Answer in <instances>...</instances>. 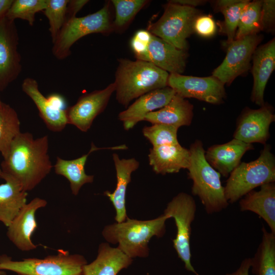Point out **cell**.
<instances>
[{"mask_svg":"<svg viewBox=\"0 0 275 275\" xmlns=\"http://www.w3.org/2000/svg\"><path fill=\"white\" fill-rule=\"evenodd\" d=\"M115 84L118 102L125 107L133 99L168 86L169 73L141 60H118Z\"/></svg>","mask_w":275,"mask_h":275,"instance_id":"2","label":"cell"},{"mask_svg":"<svg viewBox=\"0 0 275 275\" xmlns=\"http://www.w3.org/2000/svg\"><path fill=\"white\" fill-rule=\"evenodd\" d=\"M6 182L0 184V222L8 227L26 204L27 192L13 179L3 176Z\"/></svg>","mask_w":275,"mask_h":275,"instance_id":"27","label":"cell"},{"mask_svg":"<svg viewBox=\"0 0 275 275\" xmlns=\"http://www.w3.org/2000/svg\"><path fill=\"white\" fill-rule=\"evenodd\" d=\"M251 266V258H246L241 263L240 266L235 271L226 275H249Z\"/></svg>","mask_w":275,"mask_h":275,"instance_id":"40","label":"cell"},{"mask_svg":"<svg viewBox=\"0 0 275 275\" xmlns=\"http://www.w3.org/2000/svg\"><path fill=\"white\" fill-rule=\"evenodd\" d=\"M18 275H20V274H18Z\"/></svg>","mask_w":275,"mask_h":275,"instance_id":"48","label":"cell"},{"mask_svg":"<svg viewBox=\"0 0 275 275\" xmlns=\"http://www.w3.org/2000/svg\"><path fill=\"white\" fill-rule=\"evenodd\" d=\"M189 164L187 168L188 178L193 182L191 193L198 196L207 213L212 214L225 209L229 205L221 174L207 161L201 141L196 140L189 149Z\"/></svg>","mask_w":275,"mask_h":275,"instance_id":"3","label":"cell"},{"mask_svg":"<svg viewBox=\"0 0 275 275\" xmlns=\"http://www.w3.org/2000/svg\"><path fill=\"white\" fill-rule=\"evenodd\" d=\"M250 2L248 0H240L239 2L222 9L224 17L223 30L226 35V45L232 42L235 36L241 13L245 5Z\"/></svg>","mask_w":275,"mask_h":275,"instance_id":"35","label":"cell"},{"mask_svg":"<svg viewBox=\"0 0 275 275\" xmlns=\"http://www.w3.org/2000/svg\"><path fill=\"white\" fill-rule=\"evenodd\" d=\"M252 58L254 82L251 100L261 106L265 103L264 94L266 85L275 68L274 38L257 48Z\"/></svg>","mask_w":275,"mask_h":275,"instance_id":"18","label":"cell"},{"mask_svg":"<svg viewBox=\"0 0 275 275\" xmlns=\"http://www.w3.org/2000/svg\"><path fill=\"white\" fill-rule=\"evenodd\" d=\"M118 248H112L108 244H100L96 259L82 268L83 275H117L122 269L127 268L132 262Z\"/></svg>","mask_w":275,"mask_h":275,"instance_id":"26","label":"cell"},{"mask_svg":"<svg viewBox=\"0 0 275 275\" xmlns=\"http://www.w3.org/2000/svg\"><path fill=\"white\" fill-rule=\"evenodd\" d=\"M101 149H125V145L111 148H98L92 143L91 147L88 153L72 160H65L59 157L57 158L56 164L53 166L55 173L65 177L70 182L72 194L78 195L82 185L86 183H92L93 175H87L85 172V167L89 155L92 152Z\"/></svg>","mask_w":275,"mask_h":275,"instance_id":"25","label":"cell"},{"mask_svg":"<svg viewBox=\"0 0 275 275\" xmlns=\"http://www.w3.org/2000/svg\"><path fill=\"white\" fill-rule=\"evenodd\" d=\"M186 50L178 49L151 34L148 45L136 60L150 62L170 73H182L185 68Z\"/></svg>","mask_w":275,"mask_h":275,"instance_id":"16","label":"cell"},{"mask_svg":"<svg viewBox=\"0 0 275 275\" xmlns=\"http://www.w3.org/2000/svg\"><path fill=\"white\" fill-rule=\"evenodd\" d=\"M149 164L158 174L176 173L182 169H187L189 164V149L179 143L153 147L148 154Z\"/></svg>","mask_w":275,"mask_h":275,"instance_id":"20","label":"cell"},{"mask_svg":"<svg viewBox=\"0 0 275 275\" xmlns=\"http://www.w3.org/2000/svg\"><path fill=\"white\" fill-rule=\"evenodd\" d=\"M274 120L273 108L268 104L256 109L246 108L237 120L234 139L248 144L265 145L270 137V125Z\"/></svg>","mask_w":275,"mask_h":275,"instance_id":"14","label":"cell"},{"mask_svg":"<svg viewBox=\"0 0 275 275\" xmlns=\"http://www.w3.org/2000/svg\"><path fill=\"white\" fill-rule=\"evenodd\" d=\"M196 209L194 198L188 194L181 193L168 203L163 214L175 221L177 234L173 244L179 258L184 262L186 270L198 275L191 263L190 248L191 225Z\"/></svg>","mask_w":275,"mask_h":275,"instance_id":"9","label":"cell"},{"mask_svg":"<svg viewBox=\"0 0 275 275\" xmlns=\"http://www.w3.org/2000/svg\"><path fill=\"white\" fill-rule=\"evenodd\" d=\"M19 36L15 21L0 20V92L19 76L22 69L18 50Z\"/></svg>","mask_w":275,"mask_h":275,"instance_id":"12","label":"cell"},{"mask_svg":"<svg viewBox=\"0 0 275 275\" xmlns=\"http://www.w3.org/2000/svg\"><path fill=\"white\" fill-rule=\"evenodd\" d=\"M22 90L34 102L47 127L54 132L62 131L68 124L66 110L54 106L48 98L39 89L37 81L33 78H25L21 84Z\"/></svg>","mask_w":275,"mask_h":275,"instance_id":"21","label":"cell"},{"mask_svg":"<svg viewBox=\"0 0 275 275\" xmlns=\"http://www.w3.org/2000/svg\"><path fill=\"white\" fill-rule=\"evenodd\" d=\"M175 94V91L168 86L149 92L120 112L118 119L122 122L124 129L129 130L139 122L144 121L146 115L166 105Z\"/></svg>","mask_w":275,"mask_h":275,"instance_id":"17","label":"cell"},{"mask_svg":"<svg viewBox=\"0 0 275 275\" xmlns=\"http://www.w3.org/2000/svg\"><path fill=\"white\" fill-rule=\"evenodd\" d=\"M261 40L258 34L234 39L227 45L226 56L221 64L213 70L212 75L224 85H230L235 78L250 69L253 53Z\"/></svg>","mask_w":275,"mask_h":275,"instance_id":"10","label":"cell"},{"mask_svg":"<svg viewBox=\"0 0 275 275\" xmlns=\"http://www.w3.org/2000/svg\"><path fill=\"white\" fill-rule=\"evenodd\" d=\"M46 5L47 0H14L6 17L13 21L16 19L26 20L33 26L36 14L43 11Z\"/></svg>","mask_w":275,"mask_h":275,"instance_id":"31","label":"cell"},{"mask_svg":"<svg viewBox=\"0 0 275 275\" xmlns=\"http://www.w3.org/2000/svg\"><path fill=\"white\" fill-rule=\"evenodd\" d=\"M0 275H6V273L5 271L0 269Z\"/></svg>","mask_w":275,"mask_h":275,"instance_id":"44","label":"cell"},{"mask_svg":"<svg viewBox=\"0 0 275 275\" xmlns=\"http://www.w3.org/2000/svg\"><path fill=\"white\" fill-rule=\"evenodd\" d=\"M194 31L202 37H212L216 31L215 22L211 15L200 14L194 22Z\"/></svg>","mask_w":275,"mask_h":275,"instance_id":"36","label":"cell"},{"mask_svg":"<svg viewBox=\"0 0 275 275\" xmlns=\"http://www.w3.org/2000/svg\"><path fill=\"white\" fill-rule=\"evenodd\" d=\"M80 275H83V274H80Z\"/></svg>","mask_w":275,"mask_h":275,"instance_id":"46","label":"cell"},{"mask_svg":"<svg viewBox=\"0 0 275 275\" xmlns=\"http://www.w3.org/2000/svg\"><path fill=\"white\" fill-rule=\"evenodd\" d=\"M89 2L87 0L69 1L66 13V20L75 17L76 14Z\"/></svg>","mask_w":275,"mask_h":275,"instance_id":"39","label":"cell"},{"mask_svg":"<svg viewBox=\"0 0 275 275\" xmlns=\"http://www.w3.org/2000/svg\"><path fill=\"white\" fill-rule=\"evenodd\" d=\"M2 173V172L1 169L0 168V176L1 175Z\"/></svg>","mask_w":275,"mask_h":275,"instance_id":"45","label":"cell"},{"mask_svg":"<svg viewBox=\"0 0 275 275\" xmlns=\"http://www.w3.org/2000/svg\"><path fill=\"white\" fill-rule=\"evenodd\" d=\"M151 36V34L148 31L141 30L138 31L131 39L130 45L136 59L145 51Z\"/></svg>","mask_w":275,"mask_h":275,"instance_id":"38","label":"cell"},{"mask_svg":"<svg viewBox=\"0 0 275 275\" xmlns=\"http://www.w3.org/2000/svg\"><path fill=\"white\" fill-rule=\"evenodd\" d=\"M48 148V135L34 139L31 133L20 132L1 163L0 178L8 176L13 179L26 192L33 189L53 167Z\"/></svg>","mask_w":275,"mask_h":275,"instance_id":"1","label":"cell"},{"mask_svg":"<svg viewBox=\"0 0 275 275\" xmlns=\"http://www.w3.org/2000/svg\"><path fill=\"white\" fill-rule=\"evenodd\" d=\"M69 0H47V5L43 11L47 18L52 43L66 20L67 7Z\"/></svg>","mask_w":275,"mask_h":275,"instance_id":"32","label":"cell"},{"mask_svg":"<svg viewBox=\"0 0 275 275\" xmlns=\"http://www.w3.org/2000/svg\"><path fill=\"white\" fill-rule=\"evenodd\" d=\"M165 214L148 221L129 218L122 223L106 226L102 235L109 242L118 243V248L132 258L145 257L149 254L148 243L154 236L161 237L165 232Z\"/></svg>","mask_w":275,"mask_h":275,"instance_id":"4","label":"cell"},{"mask_svg":"<svg viewBox=\"0 0 275 275\" xmlns=\"http://www.w3.org/2000/svg\"><path fill=\"white\" fill-rule=\"evenodd\" d=\"M167 85L176 95L184 99L194 98L219 104L224 102L226 97L224 85L212 75L200 77L170 73Z\"/></svg>","mask_w":275,"mask_h":275,"instance_id":"11","label":"cell"},{"mask_svg":"<svg viewBox=\"0 0 275 275\" xmlns=\"http://www.w3.org/2000/svg\"><path fill=\"white\" fill-rule=\"evenodd\" d=\"M20 127L16 111L0 100V153L3 158L7 155L13 140L21 132Z\"/></svg>","mask_w":275,"mask_h":275,"instance_id":"29","label":"cell"},{"mask_svg":"<svg viewBox=\"0 0 275 275\" xmlns=\"http://www.w3.org/2000/svg\"><path fill=\"white\" fill-rule=\"evenodd\" d=\"M240 0H218L215 1L214 7L216 11L220 12L222 9L239 2Z\"/></svg>","mask_w":275,"mask_h":275,"instance_id":"42","label":"cell"},{"mask_svg":"<svg viewBox=\"0 0 275 275\" xmlns=\"http://www.w3.org/2000/svg\"><path fill=\"white\" fill-rule=\"evenodd\" d=\"M113 29L107 3L94 13L67 20L53 43L52 53L57 59L64 60L70 55L72 45L82 37L92 33L107 34Z\"/></svg>","mask_w":275,"mask_h":275,"instance_id":"8","label":"cell"},{"mask_svg":"<svg viewBox=\"0 0 275 275\" xmlns=\"http://www.w3.org/2000/svg\"><path fill=\"white\" fill-rule=\"evenodd\" d=\"M114 82L102 90H96L80 96L76 103L66 110L68 124L87 132L94 119L107 106L112 94L115 91Z\"/></svg>","mask_w":275,"mask_h":275,"instance_id":"13","label":"cell"},{"mask_svg":"<svg viewBox=\"0 0 275 275\" xmlns=\"http://www.w3.org/2000/svg\"><path fill=\"white\" fill-rule=\"evenodd\" d=\"M193 108L188 100L175 94L166 105L146 115L144 121L152 124H162L177 128L189 126L193 118Z\"/></svg>","mask_w":275,"mask_h":275,"instance_id":"24","label":"cell"},{"mask_svg":"<svg viewBox=\"0 0 275 275\" xmlns=\"http://www.w3.org/2000/svg\"><path fill=\"white\" fill-rule=\"evenodd\" d=\"M261 242L253 258L252 272L255 275H275V234L262 228Z\"/></svg>","mask_w":275,"mask_h":275,"instance_id":"28","label":"cell"},{"mask_svg":"<svg viewBox=\"0 0 275 275\" xmlns=\"http://www.w3.org/2000/svg\"><path fill=\"white\" fill-rule=\"evenodd\" d=\"M200 15L196 8L169 1L162 15L156 22L151 23L147 31L175 47L186 50L187 38L194 32V22Z\"/></svg>","mask_w":275,"mask_h":275,"instance_id":"7","label":"cell"},{"mask_svg":"<svg viewBox=\"0 0 275 275\" xmlns=\"http://www.w3.org/2000/svg\"><path fill=\"white\" fill-rule=\"evenodd\" d=\"M170 2L181 5L196 8L203 4L206 1L203 0H173L170 1Z\"/></svg>","mask_w":275,"mask_h":275,"instance_id":"41","label":"cell"},{"mask_svg":"<svg viewBox=\"0 0 275 275\" xmlns=\"http://www.w3.org/2000/svg\"><path fill=\"white\" fill-rule=\"evenodd\" d=\"M254 149L252 144L233 139L226 143L210 146L205 151V157L213 168L228 177L240 164L243 155Z\"/></svg>","mask_w":275,"mask_h":275,"instance_id":"19","label":"cell"},{"mask_svg":"<svg viewBox=\"0 0 275 275\" xmlns=\"http://www.w3.org/2000/svg\"><path fill=\"white\" fill-rule=\"evenodd\" d=\"M178 128L171 125L154 124L145 126L142 129L144 136L150 142L153 147L177 144Z\"/></svg>","mask_w":275,"mask_h":275,"instance_id":"34","label":"cell"},{"mask_svg":"<svg viewBox=\"0 0 275 275\" xmlns=\"http://www.w3.org/2000/svg\"><path fill=\"white\" fill-rule=\"evenodd\" d=\"M262 1L249 2L241 13L234 39L257 34L261 31V9Z\"/></svg>","mask_w":275,"mask_h":275,"instance_id":"30","label":"cell"},{"mask_svg":"<svg viewBox=\"0 0 275 275\" xmlns=\"http://www.w3.org/2000/svg\"><path fill=\"white\" fill-rule=\"evenodd\" d=\"M115 9L114 29L121 30L149 2L146 0H113Z\"/></svg>","mask_w":275,"mask_h":275,"instance_id":"33","label":"cell"},{"mask_svg":"<svg viewBox=\"0 0 275 275\" xmlns=\"http://www.w3.org/2000/svg\"><path fill=\"white\" fill-rule=\"evenodd\" d=\"M87 264L84 256L70 255L60 250L57 255L44 259L28 258L13 261L7 255L0 256V269L8 270L20 275H80Z\"/></svg>","mask_w":275,"mask_h":275,"instance_id":"6","label":"cell"},{"mask_svg":"<svg viewBox=\"0 0 275 275\" xmlns=\"http://www.w3.org/2000/svg\"><path fill=\"white\" fill-rule=\"evenodd\" d=\"M224 187L229 203H233L254 188L275 181V157L269 145H264L259 157L241 162L230 173Z\"/></svg>","mask_w":275,"mask_h":275,"instance_id":"5","label":"cell"},{"mask_svg":"<svg viewBox=\"0 0 275 275\" xmlns=\"http://www.w3.org/2000/svg\"><path fill=\"white\" fill-rule=\"evenodd\" d=\"M113 159L116 171V188L113 193L106 191L104 194L109 198L116 209V221L122 223L127 217L125 206L127 187L131 181L132 173L138 169L140 163L134 158L121 159L116 153L113 154Z\"/></svg>","mask_w":275,"mask_h":275,"instance_id":"23","label":"cell"},{"mask_svg":"<svg viewBox=\"0 0 275 275\" xmlns=\"http://www.w3.org/2000/svg\"><path fill=\"white\" fill-rule=\"evenodd\" d=\"M275 20L274 0L262 1L261 9V31H272Z\"/></svg>","mask_w":275,"mask_h":275,"instance_id":"37","label":"cell"},{"mask_svg":"<svg viewBox=\"0 0 275 275\" xmlns=\"http://www.w3.org/2000/svg\"><path fill=\"white\" fill-rule=\"evenodd\" d=\"M258 191L252 190L239 202L241 211H250L266 222L271 232L275 234V184H263Z\"/></svg>","mask_w":275,"mask_h":275,"instance_id":"22","label":"cell"},{"mask_svg":"<svg viewBox=\"0 0 275 275\" xmlns=\"http://www.w3.org/2000/svg\"><path fill=\"white\" fill-rule=\"evenodd\" d=\"M47 204L45 200L35 198L26 203L20 210L8 227L7 235L9 239L19 250L29 251L35 249L31 239L37 228L36 212Z\"/></svg>","mask_w":275,"mask_h":275,"instance_id":"15","label":"cell"},{"mask_svg":"<svg viewBox=\"0 0 275 275\" xmlns=\"http://www.w3.org/2000/svg\"><path fill=\"white\" fill-rule=\"evenodd\" d=\"M0 100H1V98H0Z\"/></svg>","mask_w":275,"mask_h":275,"instance_id":"47","label":"cell"},{"mask_svg":"<svg viewBox=\"0 0 275 275\" xmlns=\"http://www.w3.org/2000/svg\"><path fill=\"white\" fill-rule=\"evenodd\" d=\"M14 0H0V20L6 17Z\"/></svg>","mask_w":275,"mask_h":275,"instance_id":"43","label":"cell"}]
</instances>
